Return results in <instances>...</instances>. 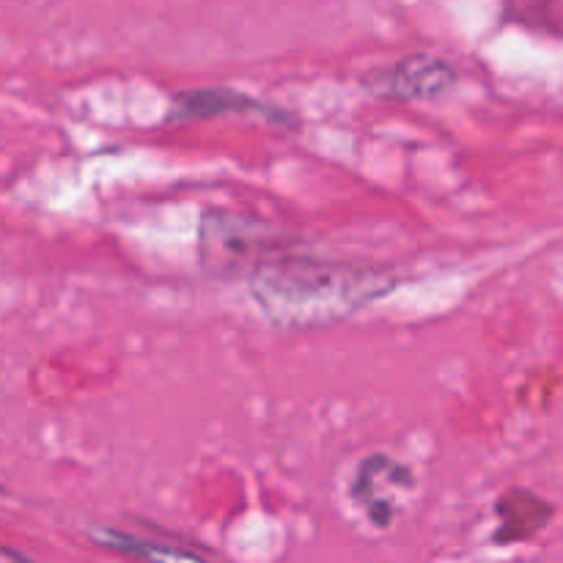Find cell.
Wrapping results in <instances>:
<instances>
[{"instance_id": "6da1fadb", "label": "cell", "mask_w": 563, "mask_h": 563, "mask_svg": "<svg viewBox=\"0 0 563 563\" xmlns=\"http://www.w3.org/2000/svg\"><path fill=\"white\" fill-rule=\"evenodd\" d=\"M247 289L269 322L280 328H324L352 317L396 289L385 269L275 256L247 275Z\"/></svg>"}, {"instance_id": "7a4b0ae2", "label": "cell", "mask_w": 563, "mask_h": 563, "mask_svg": "<svg viewBox=\"0 0 563 563\" xmlns=\"http://www.w3.org/2000/svg\"><path fill=\"white\" fill-rule=\"evenodd\" d=\"M284 234L267 220L229 209H207L198 223V262L212 275H240L284 251Z\"/></svg>"}, {"instance_id": "3957f363", "label": "cell", "mask_w": 563, "mask_h": 563, "mask_svg": "<svg viewBox=\"0 0 563 563\" xmlns=\"http://www.w3.org/2000/svg\"><path fill=\"white\" fill-rule=\"evenodd\" d=\"M416 487V476L405 462L388 454H372L357 465L350 495L377 528L394 522L399 500Z\"/></svg>"}, {"instance_id": "277c9868", "label": "cell", "mask_w": 563, "mask_h": 563, "mask_svg": "<svg viewBox=\"0 0 563 563\" xmlns=\"http://www.w3.org/2000/svg\"><path fill=\"white\" fill-rule=\"evenodd\" d=\"M460 80L454 64L432 53H416L396 60L388 69L372 71L366 77V88L377 97L388 99H434L451 91Z\"/></svg>"}, {"instance_id": "5b68a950", "label": "cell", "mask_w": 563, "mask_h": 563, "mask_svg": "<svg viewBox=\"0 0 563 563\" xmlns=\"http://www.w3.org/2000/svg\"><path fill=\"white\" fill-rule=\"evenodd\" d=\"M231 113H258L267 115L269 121H295L289 113H280L278 108L258 102V99L247 97V93L234 91V88H190V91H179L170 99L168 119L176 121H203V119H218V115Z\"/></svg>"}, {"instance_id": "8992f818", "label": "cell", "mask_w": 563, "mask_h": 563, "mask_svg": "<svg viewBox=\"0 0 563 563\" xmlns=\"http://www.w3.org/2000/svg\"><path fill=\"white\" fill-rule=\"evenodd\" d=\"M553 515L555 506L550 500H544L542 495L531 493V489H509L495 504V517H498L495 542H526V539L537 537L553 520Z\"/></svg>"}, {"instance_id": "52a82bcc", "label": "cell", "mask_w": 563, "mask_h": 563, "mask_svg": "<svg viewBox=\"0 0 563 563\" xmlns=\"http://www.w3.org/2000/svg\"><path fill=\"white\" fill-rule=\"evenodd\" d=\"M97 542L108 544V548L121 550V553H130L135 559L146 561V563H207L201 555H192L187 550L179 548H165V544L157 542H146V539H137L130 537V533H121V531H97L93 533Z\"/></svg>"}]
</instances>
